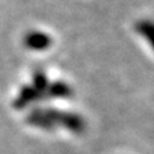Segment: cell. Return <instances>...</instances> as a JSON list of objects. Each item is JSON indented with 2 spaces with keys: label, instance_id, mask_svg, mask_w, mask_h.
Wrapping results in <instances>:
<instances>
[{
  "label": "cell",
  "instance_id": "7a4b0ae2",
  "mask_svg": "<svg viewBox=\"0 0 154 154\" xmlns=\"http://www.w3.org/2000/svg\"><path fill=\"white\" fill-rule=\"evenodd\" d=\"M136 31L148 41V44L154 50V22L152 21H141L136 25Z\"/></svg>",
  "mask_w": 154,
  "mask_h": 154
},
{
  "label": "cell",
  "instance_id": "6da1fadb",
  "mask_svg": "<svg viewBox=\"0 0 154 154\" xmlns=\"http://www.w3.org/2000/svg\"><path fill=\"white\" fill-rule=\"evenodd\" d=\"M25 44L28 49L32 50H44L51 44L50 37L44 32H28L25 37Z\"/></svg>",
  "mask_w": 154,
  "mask_h": 154
}]
</instances>
